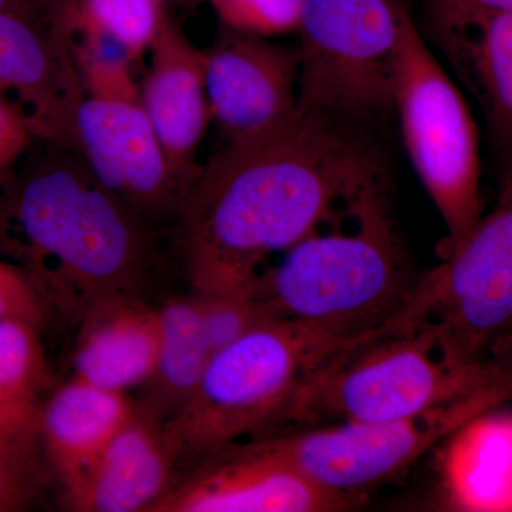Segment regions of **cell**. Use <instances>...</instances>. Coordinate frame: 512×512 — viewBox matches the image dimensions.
I'll return each instance as SVG.
<instances>
[{"label":"cell","instance_id":"15","mask_svg":"<svg viewBox=\"0 0 512 512\" xmlns=\"http://www.w3.org/2000/svg\"><path fill=\"white\" fill-rule=\"evenodd\" d=\"M178 458L165 420L146 404L134 406L93 466L64 488L69 510L147 512L174 483Z\"/></svg>","mask_w":512,"mask_h":512},{"label":"cell","instance_id":"1","mask_svg":"<svg viewBox=\"0 0 512 512\" xmlns=\"http://www.w3.org/2000/svg\"><path fill=\"white\" fill-rule=\"evenodd\" d=\"M387 187L367 127L298 110L202 164L175 227L198 295L251 298L272 256L353 214Z\"/></svg>","mask_w":512,"mask_h":512},{"label":"cell","instance_id":"27","mask_svg":"<svg viewBox=\"0 0 512 512\" xmlns=\"http://www.w3.org/2000/svg\"><path fill=\"white\" fill-rule=\"evenodd\" d=\"M46 308L45 299L26 268L0 259V320H20L39 328Z\"/></svg>","mask_w":512,"mask_h":512},{"label":"cell","instance_id":"4","mask_svg":"<svg viewBox=\"0 0 512 512\" xmlns=\"http://www.w3.org/2000/svg\"><path fill=\"white\" fill-rule=\"evenodd\" d=\"M510 375L512 353L458 367L444 357L427 326L397 325L313 370L261 437L325 424L407 419Z\"/></svg>","mask_w":512,"mask_h":512},{"label":"cell","instance_id":"29","mask_svg":"<svg viewBox=\"0 0 512 512\" xmlns=\"http://www.w3.org/2000/svg\"><path fill=\"white\" fill-rule=\"evenodd\" d=\"M427 3L450 8L512 12V0H427Z\"/></svg>","mask_w":512,"mask_h":512},{"label":"cell","instance_id":"30","mask_svg":"<svg viewBox=\"0 0 512 512\" xmlns=\"http://www.w3.org/2000/svg\"><path fill=\"white\" fill-rule=\"evenodd\" d=\"M47 0H0V13L42 18L46 16Z\"/></svg>","mask_w":512,"mask_h":512},{"label":"cell","instance_id":"18","mask_svg":"<svg viewBox=\"0 0 512 512\" xmlns=\"http://www.w3.org/2000/svg\"><path fill=\"white\" fill-rule=\"evenodd\" d=\"M488 410L440 444V504L451 511H512V413Z\"/></svg>","mask_w":512,"mask_h":512},{"label":"cell","instance_id":"13","mask_svg":"<svg viewBox=\"0 0 512 512\" xmlns=\"http://www.w3.org/2000/svg\"><path fill=\"white\" fill-rule=\"evenodd\" d=\"M0 99L19 111L35 140L77 151L84 93L69 43L47 16L0 13Z\"/></svg>","mask_w":512,"mask_h":512},{"label":"cell","instance_id":"20","mask_svg":"<svg viewBox=\"0 0 512 512\" xmlns=\"http://www.w3.org/2000/svg\"><path fill=\"white\" fill-rule=\"evenodd\" d=\"M161 320L160 352L146 406L165 421L187 404L197 390L212 353L197 299H173L158 309Z\"/></svg>","mask_w":512,"mask_h":512},{"label":"cell","instance_id":"19","mask_svg":"<svg viewBox=\"0 0 512 512\" xmlns=\"http://www.w3.org/2000/svg\"><path fill=\"white\" fill-rule=\"evenodd\" d=\"M133 410L126 394L76 377L53 394L40 410V430L47 461L63 488L93 466Z\"/></svg>","mask_w":512,"mask_h":512},{"label":"cell","instance_id":"8","mask_svg":"<svg viewBox=\"0 0 512 512\" xmlns=\"http://www.w3.org/2000/svg\"><path fill=\"white\" fill-rule=\"evenodd\" d=\"M403 0H303L298 110L372 127L394 111Z\"/></svg>","mask_w":512,"mask_h":512},{"label":"cell","instance_id":"28","mask_svg":"<svg viewBox=\"0 0 512 512\" xmlns=\"http://www.w3.org/2000/svg\"><path fill=\"white\" fill-rule=\"evenodd\" d=\"M35 140L26 120L8 101L0 99V183L10 184L13 168Z\"/></svg>","mask_w":512,"mask_h":512},{"label":"cell","instance_id":"2","mask_svg":"<svg viewBox=\"0 0 512 512\" xmlns=\"http://www.w3.org/2000/svg\"><path fill=\"white\" fill-rule=\"evenodd\" d=\"M49 146L8 187L2 248L18 256L46 306L82 322L99 303L136 295L153 227L101 187L77 151Z\"/></svg>","mask_w":512,"mask_h":512},{"label":"cell","instance_id":"22","mask_svg":"<svg viewBox=\"0 0 512 512\" xmlns=\"http://www.w3.org/2000/svg\"><path fill=\"white\" fill-rule=\"evenodd\" d=\"M45 380L37 328L0 320V430L39 419L36 399Z\"/></svg>","mask_w":512,"mask_h":512},{"label":"cell","instance_id":"24","mask_svg":"<svg viewBox=\"0 0 512 512\" xmlns=\"http://www.w3.org/2000/svg\"><path fill=\"white\" fill-rule=\"evenodd\" d=\"M53 25L69 43L84 97L106 101H140V84L134 76L136 64L128 59L126 53L107 40L66 32L56 23Z\"/></svg>","mask_w":512,"mask_h":512},{"label":"cell","instance_id":"14","mask_svg":"<svg viewBox=\"0 0 512 512\" xmlns=\"http://www.w3.org/2000/svg\"><path fill=\"white\" fill-rule=\"evenodd\" d=\"M148 55L150 64L140 84L141 107L175 177L188 191L202 168L198 150L211 121L204 49L195 46L167 16Z\"/></svg>","mask_w":512,"mask_h":512},{"label":"cell","instance_id":"10","mask_svg":"<svg viewBox=\"0 0 512 512\" xmlns=\"http://www.w3.org/2000/svg\"><path fill=\"white\" fill-rule=\"evenodd\" d=\"M77 153L101 187L151 227L177 221L185 194L140 101L84 97Z\"/></svg>","mask_w":512,"mask_h":512},{"label":"cell","instance_id":"26","mask_svg":"<svg viewBox=\"0 0 512 512\" xmlns=\"http://www.w3.org/2000/svg\"><path fill=\"white\" fill-rule=\"evenodd\" d=\"M194 296L214 355L262 320L269 319L251 298H229L198 293H194Z\"/></svg>","mask_w":512,"mask_h":512},{"label":"cell","instance_id":"25","mask_svg":"<svg viewBox=\"0 0 512 512\" xmlns=\"http://www.w3.org/2000/svg\"><path fill=\"white\" fill-rule=\"evenodd\" d=\"M220 19V25L272 37L298 32L303 0H205Z\"/></svg>","mask_w":512,"mask_h":512},{"label":"cell","instance_id":"12","mask_svg":"<svg viewBox=\"0 0 512 512\" xmlns=\"http://www.w3.org/2000/svg\"><path fill=\"white\" fill-rule=\"evenodd\" d=\"M205 55L211 120L228 141L271 130L298 109V47L220 25Z\"/></svg>","mask_w":512,"mask_h":512},{"label":"cell","instance_id":"7","mask_svg":"<svg viewBox=\"0 0 512 512\" xmlns=\"http://www.w3.org/2000/svg\"><path fill=\"white\" fill-rule=\"evenodd\" d=\"M511 399L512 375L407 419L325 424L251 440L356 508L363 495L406 473L468 421Z\"/></svg>","mask_w":512,"mask_h":512},{"label":"cell","instance_id":"23","mask_svg":"<svg viewBox=\"0 0 512 512\" xmlns=\"http://www.w3.org/2000/svg\"><path fill=\"white\" fill-rule=\"evenodd\" d=\"M39 419L0 430V512L28 510L45 485Z\"/></svg>","mask_w":512,"mask_h":512},{"label":"cell","instance_id":"11","mask_svg":"<svg viewBox=\"0 0 512 512\" xmlns=\"http://www.w3.org/2000/svg\"><path fill=\"white\" fill-rule=\"evenodd\" d=\"M147 512H333L352 504L315 487L254 440L200 457Z\"/></svg>","mask_w":512,"mask_h":512},{"label":"cell","instance_id":"16","mask_svg":"<svg viewBox=\"0 0 512 512\" xmlns=\"http://www.w3.org/2000/svg\"><path fill=\"white\" fill-rule=\"evenodd\" d=\"M429 20L437 45L481 104L491 141L512 160V12L429 3Z\"/></svg>","mask_w":512,"mask_h":512},{"label":"cell","instance_id":"21","mask_svg":"<svg viewBox=\"0 0 512 512\" xmlns=\"http://www.w3.org/2000/svg\"><path fill=\"white\" fill-rule=\"evenodd\" d=\"M163 0H47V18L70 33L107 40L134 64L146 56L168 13Z\"/></svg>","mask_w":512,"mask_h":512},{"label":"cell","instance_id":"31","mask_svg":"<svg viewBox=\"0 0 512 512\" xmlns=\"http://www.w3.org/2000/svg\"><path fill=\"white\" fill-rule=\"evenodd\" d=\"M164 3L173 2L177 3V5H192V3H200L202 0H163Z\"/></svg>","mask_w":512,"mask_h":512},{"label":"cell","instance_id":"5","mask_svg":"<svg viewBox=\"0 0 512 512\" xmlns=\"http://www.w3.org/2000/svg\"><path fill=\"white\" fill-rule=\"evenodd\" d=\"M356 342L289 320H262L211 357L191 399L165 421L175 456L200 458L264 436L305 377Z\"/></svg>","mask_w":512,"mask_h":512},{"label":"cell","instance_id":"6","mask_svg":"<svg viewBox=\"0 0 512 512\" xmlns=\"http://www.w3.org/2000/svg\"><path fill=\"white\" fill-rule=\"evenodd\" d=\"M394 111L414 170L446 227V256L483 215L480 133L463 93L413 18L397 56Z\"/></svg>","mask_w":512,"mask_h":512},{"label":"cell","instance_id":"9","mask_svg":"<svg viewBox=\"0 0 512 512\" xmlns=\"http://www.w3.org/2000/svg\"><path fill=\"white\" fill-rule=\"evenodd\" d=\"M399 325L427 326L451 365H483L512 352V174L443 262L421 275Z\"/></svg>","mask_w":512,"mask_h":512},{"label":"cell","instance_id":"3","mask_svg":"<svg viewBox=\"0 0 512 512\" xmlns=\"http://www.w3.org/2000/svg\"><path fill=\"white\" fill-rule=\"evenodd\" d=\"M346 220L302 239L262 272L252 301L266 318L345 342L382 333L402 318L420 276L390 215L387 190L363 202L350 227Z\"/></svg>","mask_w":512,"mask_h":512},{"label":"cell","instance_id":"17","mask_svg":"<svg viewBox=\"0 0 512 512\" xmlns=\"http://www.w3.org/2000/svg\"><path fill=\"white\" fill-rule=\"evenodd\" d=\"M74 377L113 392L147 383L156 370L160 313L121 295L94 306L82 320Z\"/></svg>","mask_w":512,"mask_h":512}]
</instances>
